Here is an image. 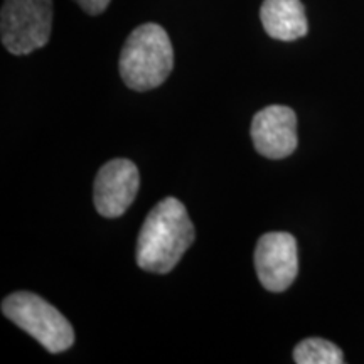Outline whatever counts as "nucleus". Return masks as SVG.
I'll return each mask as SVG.
<instances>
[{"instance_id": "1", "label": "nucleus", "mask_w": 364, "mask_h": 364, "mask_svg": "<svg viewBox=\"0 0 364 364\" xmlns=\"http://www.w3.org/2000/svg\"><path fill=\"white\" fill-rule=\"evenodd\" d=\"M194 225L176 198L157 203L145 218L136 241V265L150 273H169L194 243Z\"/></svg>"}, {"instance_id": "2", "label": "nucleus", "mask_w": 364, "mask_h": 364, "mask_svg": "<svg viewBox=\"0 0 364 364\" xmlns=\"http://www.w3.org/2000/svg\"><path fill=\"white\" fill-rule=\"evenodd\" d=\"M174 68V49L162 26L142 24L132 31L120 53L118 70L134 91H149L169 78Z\"/></svg>"}, {"instance_id": "3", "label": "nucleus", "mask_w": 364, "mask_h": 364, "mask_svg": "<svg viewBox=\"0 0 364 364\" xmlns=\"http://www.w3.org/2000/svg\"><path fill=\"white\" fill-rule=\"evenodd\" d=\"M2 312L51 354L66 351L75 344V329L70 321L48 300L33 292L21 290L7 295L2 302Z\"/></svg>"}, {"instance_id": "4", "label": "nucleus", "mask_w": 364, "mask_h": 364, "mask_svg": "<svg viewBox=\"0 0 364 364\" xmlns=\"http://www.w3.org/2000/svg\"><path fill=\"white\" fill-rule=\"evenodd\" d=\"M53 0H4L0 38L14 56L44 48L51 38Z\"/></svg>"}, {"instance_id": "5", "label": "nucleus", "mask_w": 364, "mask_h": 364, "mask_svg": "<svg viewBox=\"0 0 364 364\" xmlns=\"http://www.w3.org/2000/svg\"><path fill=\"white\" fill-rule=\"evenodd\" d=\"M255 268L263 289L268 292H285L297 279V241L290 233H267L255 248Z\"/></svg>"}, {"instance_id": "6", "label": "nucleus", "mask_w": 364, "mask_h": 364, "mask_svg": "<svg viewBox=\"0 0 364 364\" xmlns=\"http://www.w3.org/2000/svg\"><path fill=\"white\" fill-rule=\"evenodd\" d=\"M140 188V174L129 159H113L98 171L93 188V201L103 218L122 216L135 201Z\"/></svg>"}, {"instance_id": "7", "label": "nucleus", "mask_w": 364, "mask_h": 364, "mask_svg": "<svg viewBox=\"0 0 364 364\" xmlns=\"http://www.w3.org/2000/svg\"><path fill=\"white\" fill-rule=\"evenodd\" d=\"M252 139L267 159H285L297 149V115L285 105H270L253 117Z\"/></svg>"}, {"instance_id": "8", "label": "nucleus", "mask_w": 364, "mask_h": 364, "mask_svg": "<svg viewBox=\"0 0 364 364\" xmlns=\"http://www.w3.org/2000/svg\"><path fill=\"white\" fill-rule=\"evenodd\" d=\"M260 21L265 33L277 41L290 43L309 33L306 9L300 0H263Z\"/></svg>"}, {"instance_id": "9", "label": "nucleus", "mask_w": 364, "mask_h": 364, "mask_svg": "<svg viewBox=\"0 0 364 364\" xmlns=\"http://www.w3.org/2000/svg\"><path fill=\"white\" fill-rule=\"evenodd\" d=\"M294 361L297 364H343L346 359L343 351L331 341L309 338L295 346Z\"/></svg>"}, {"instance_id": "10", "label": "nucleus", "mask_w": 364, "mask_h": 364, "mask_svg": "<svg viewBox=\"0 0 364 364\" xmlns=\"http://www.w3.org/2000/svg\"><path fill=\"white\" fill-rule=\"evenodd\" d=\"M88 16H100L107 11V7L110 6L112 0H75Z\"/></svg>"}]
</instances>
